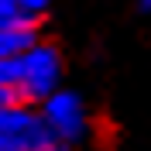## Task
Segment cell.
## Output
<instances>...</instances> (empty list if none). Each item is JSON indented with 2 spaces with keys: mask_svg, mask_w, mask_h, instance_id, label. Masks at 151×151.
<instances>
[{
  "mask_svg": "<svg viewBox=\"0 0 151 151\" xmlns=\"http://www.w3.org/2000/svg\"><path fill=\"white\" fill-rule=\"evenodd\" d=\"M62 86V55L55 45L38 41L17 55V89L24 103H41Z\"/></svg>",
  "mask_w": 151,
  "mask_h": 151,
  "instance_id": "cell-1",
  "label": "cell"
},
{
  "mask_svg": "<svg viewBox=\"0 0 151 151\" xmlns=\"http://www.w3.org/2000/svg\"><path fill=\"white\" fill-rule=\"evenodd\" d=\"M38 110H41V117H45V127H48V134H52V141L69 144V148L89 141L93 120H89L86 100L76 93V89H62V86H58L48 100L38 103Z\"/></svg>",
  "mask_w": 151,
  "mask_h": 151,
  "instance_id": "cell-2",
  "label": "cell"
},
{
  "mask_svg": "<svg viewBox=\"0 0 151 151\" xmlns=\"http://www.w3.org/2000/svg\"><path fill=\"white\" fill-rule=\"evenodd\" d=\"M45 144H52V134L35 103L0 106V151H38Z\"/></svg>",
  "mask_w": 151,
  "mask_h": 151,
  "instance_id": "cell-3",
  "label": "cell"
},
{
  "mask_svg": "<svg viewBox=\"0 0 151 151\" xmlns=\"http://www.w3.org/2000/svg\"><path fill=\"white\" fill-rule=\"evenodd\" d=\"M38 24H41V17H24V21H14V24H4L0 28V58H14L24 48L38 45L41 41Z\"/></svg>",
  "mask_w": 151,
  "mask_h": 151,
  "instance_id": "cell-4",
  "label": "cell"
},
{
  "mask_svg": "<svg viewBox=\"0 0 151 151\" xmlns=\"http://www.w3.org/2000/svg\"><path fill=\"white\" fill-rule=\"evenodd\" d=\"M24 17H31V14H24L17 7V0H0V28L4 24H14V21H24Z\"/></svg>",
  "mask_w": 151,
  "mask_h": 151,
  "instance_id": "cell-5",
  "label": "cell"
},
{
  "mask_svg": "<svg viewBox=\"0 0 151 151\" xmlns=\"http://www.w3.org/2000/svg\"><path fill=\"white\" fill-rule=\"evenodd\" d=\"M17 7L31 17H45V10L52 7V0H17Z\"/></svg>",
  "mask_w": 151,
  "mask_h": 151,
  "instance_id": "cell-6",
  "label": "cell"
},
{
  "mask_svg": "<svg viewBox=\"0 0 151 151\" xmlns=\"http://www.w3.org/2000/svg\"><path fill=\"white\" fill-rule=\"evenodd\" d=\"M38 151H72L69 144H58V141H52V144H45V148H38Z\"/></svg>",
  "mask_w": 151,
  "mask_h": 151,
  "instance_id": "cell-7",
  "label": "cell"
},
{
  "mask_svg": "<svg viewBox=\"0 0 151 151\" xmlns=\"http://www.w3.org/2000/svg\"><path fill=\"white\" fill-rule=\"evenodd\" d=\"M137 7H141L144 14H151V0H137Z\"/></svg>",
  "mask_w": 151,
  "mask_h": 151,
  "instance_id": "cell-8",
  "label": "cell"
}]
</instances>
